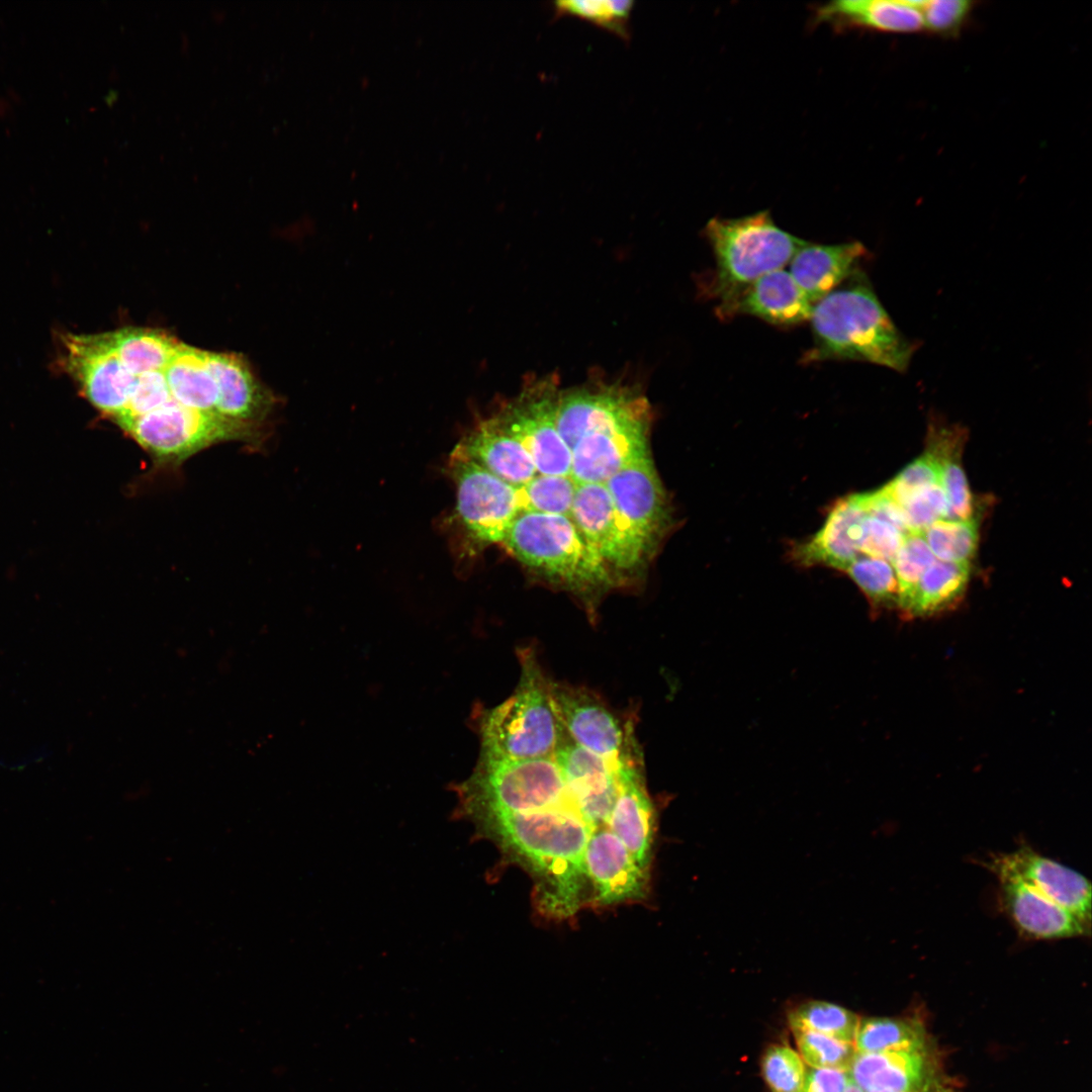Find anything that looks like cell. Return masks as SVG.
I'll list each match as a JSON object with an SVG mask.
<instances>
[{"label": "cell", "instance_id": "36", "mask_svg": "<svg viewBox=\"0 0 1092 1092\" xmlns=\"http://www.w3.org/2000/svg\"><path fill=\"white\" fill-rule=\"evenodd\" d=\"M761 1072L771 1092H801L807 1073L800 1055L785 1044L767 1048Z\"/></svg>", "mask_w": 1092, "mask_h": 1092}, {"label": "cell", "instance_id": "27", "mask_svg": "<svg viewBox=\"0 0 1092 1092\" xmlns=\"http://www.w3.org/2000/svg\"><path fill=\"white\" fill-rule=\"evenodd\" d=\"M971 564L935 560L921 575L901 610L909 617H926L953 607L967 589Z\"/></svg>", "mask_w": 1092, "mask_h": 1092}, {"label": "cell", "instance_id": "10", "mask_svg": "<svg viewBox=\"0 0 1092 1092\" xmlns=\"http://www.w3.org/2000/svg\"><path fill=\"white\" fill-rule=\"evenodd\" d=\"M651 407L639 391L620 412L581 437L571 449L570 477L576 484L605 483L649 454Z\"/></svg>", "mask_w": 1092, "mask_h": 1092}, {"label": "cell", "instance_id": "29", "mask_svg": "<svg viewBox=\"0 0 1092 1092\" xmlns=\"http://www.w3.org/2000/svg\"><path fill=\"white\" fill-rule=\"evenodd\" d=\"M921 534L934 557L940 561L970 564L978 548V523L974 519L939 520Z\"/></svg>", "mask_w": 1092, "mask_h": 1092}, {"label": "cell", "instance_id": "34", "mask_svg": "<svg viewBox=\"0 0 1092 1092\" xmlns=\"http://www.w3.org/2000/svg\"><path fill=\"white\" fill-rule=\"evenodd\" d=\"M803 1060L812 1068L848 1071L856 1054L852 1042L802 1027H791Z\"/></svg>", "mask_w": 1092, "mask_h": 1092}, {"label": "cell", "instance_id": "37", "mask_svg": "<svg viewBox=\"0 0 1092 1092\" xmlns=\"http://www.w3.org/2000/svg\"><path fill=\"white\" fill-rule=\"evenodd\" d=\"M913 2L921 15L923 28L944 35L960 31L971 13L973 4L966 0H913Z\"/></svg>", "mask_w": 1092, "mask_h": 1092}, {"label": "cell", "instance_id": "26", "mask_svg": "<svg viewBox=\"0 0 1092 1092\" xmlns=\"http://www.w3.org/2000/svg\"><path fill=\"white\" fill-rule=\"evenodd\" d=\"M965 437L964 430L954 426H931L929 429L926 452L938 467L939 484L947 503L945 520H972L975 511L972 492L962 465Z\"/></svg>", "mask_w": 1092, "mask_h": 1092}, {"label": "cell", "instance_id": "18", "mask_svg": "<svg viewBox=\"0 0 1092 1092\" xmlns=\"http://www.w3.org/2000/svg\"><path fill=\"white\" fill-rule=\"evenodd\" d=\"M996 878L1001 907L1021 936L1054 940L1090 935L1091 927L1029 885L1009 876Z\"/></svg>", "mask_w": 1092, "mask_h": 1092}, {"label": "cell", "instance_id": "42", "mask_svg": "<svg viewBox=\"0 0 1092 1092\" xmlns=\"http://www.w3.org/2000/svg\"><path fill=\"white\" fill-rule=\"evenodd\" d=\"M847 1080L846 1071L812 1068L806 1073L801 1092H843Z\"/></svg>", "mask_w": 1092, "mask_h": 1092}, {"label": "cell", "instance_id": "20", "mask_svg": "<svg viewBox=\"0 0 1092 1092\" xmlns=\"http://www.w3.org/2000/svg\"><path fill=\"white\" fill-rule=\"evenodd\" d=\"M814 304L787 270L757 278L730 302L717 306L721 320L751 315L775 326L792 327L810 321Z\"/></svg>", "mask_w": 1092, "mask_h": 1092}, {"label": "cell", "instance_id": "38", "mask_svg": "<svg viewBox=\"0 0 1092 1092\" xmlns=\"http://www.w3.org/2000/svg\"><path fill=\"white\" fill-rule=\"evenodd\" d=\"M901 507L910 532L922 533L934 522L946 519L947 503L939 483L914 493Z\"/></svg>", "mask_w": 1092, "mask_h": 1092}, {"label": "cell", "instance_id": "9", "mask_svg": "<svg viewBox=\"0 0 1092 1092\" xmlns=\"http://www.w3.org/2000/svg\"><path fill=\"white\" fill-rule=\"evenodd\" d=\"M560 390L555 374L528 377L517 395L491 414L528 451L538 474L570 475L571 452L556 423Z\"/></svg>", "mask_w": 1092, "mask_h": 1092}, {"label": "cell", "instance_id": "19", "mask_svg": "<svg viewBox=\"0 0 1092 1092\" xmlns=\"http://www.w3.org/2000/svg\"><path fill=\"white\" fill-rule=\"evenodd\" d=\"M847 1074L863 1092H906L942 1075L929 1042L880 1053L856 1052Z\"/></svg>", "mask_w": 1092, "mask_h": 1092}, {"label": "cell", "instance_id": "13", "mask_svg": "<svg viewBox=\"0 0 1092 1092\" xmlns=\"http://www.w3.org/2000/svg\"><path fill=\"white\" fill-rule=\"evenodd\" d=\"M555 712L568 736L584 749L609 759H618L633 719L623 721L593 691L549 678Z\"/></svg>", "mask_w": 1092, "mask_h": 1092}, {"label": "cell", "instance_id": "1", "mask_svg": "<svg viewBox=\"0 0 1092 1092\" xmlns=\"http://www.w3.org/2000/svg\"><path fill=\"white\" fill-rule=\"evenodd\" d=\"M475 833L523 866L535 882V903L549 917L566 918L582 904L587 877L584 851L592 829L572 804L470 821Z\"/></svg>", "mask_w": 1092, "mask_h": 1092}, {"label": "cell", "instance_id": "35", "mask_svg": "<svg viewBox=\"0 0 1092 1092\" xmlns=\"http://www.w3.org/2000/svg\"><path fill=\"white\" fill-rule=\"evenodd\" d=\"M935 561L921 533L907 534L895 555L893 568L899 584V604L902 610L909 601L918 580L924 571Z\"/></svg>", "mask_w": 1092, "mask_h": 1092}, {"label": "cell", "instance_id": "28", "mask_svg": "<svg viewBox=\"0 0 1092 1092\" xmlns=\"http://www.w3.org/2000/svg\"><path fill=\"white\" fill-rule=\"evenodd\" d=\"M926 1043L923 1025L913 1018L860 1019L853 1040L857 1053H880Z\"/></svg>", "mask_w": 1092, "mask_h": 1092}, {"label": "cell", "instance_id": "2", "mask_svg": "<svg viewBox=\"0 0 1092 1092\" xmlns=\"http://www.w3.org/2000/svg\"><path fill=\"white\" fill-rule=\"evenodd\" d=\"M810 322L813 346L804 363L854 360L904 372L915 351L859 273L816 302Z\"/></svg>", "mask_w": 1092, "mask_h": 1092}, {"label": "cell", "instance_id": "12", "mask_svg": "<svg viewBox=\"0 0 1092 1092\" xmlns=\"http://www.w3.org/2000/svg\"><path fill=\"white\" fill-rule=\"evenodd\" d=\"M618 795L608 821L636 861L649 871L655 840L656 813L648 794L642 751L634 729L619 756Z\"/></svg>", "mask_w": 1092, "mask_h": 1092}, {"label": "cell", "instance_id": "6", "mask_svg": "<svg viewBox=\"0 0 1092 1092\" xmlns=\"http://www.w3.org/2000/svg\"><path fill=\"white\" fill-rule=\"evenodd\" d=\"M455 792L457 816L468 822L493 813L574 805L553 756L516 760L479 753L473 771Z\"/></svg>", "mask_w": 1092, "mask_h": 1092}, {"label": "cell", "instance_id": "23", "mask_svg": "<svg viewBox=\"0 0 1092 1092\" xmlns=\"http://www.w3.org/2000/svg\"><path fill=\"white\" fill-rule=\"evenodd\" d=\"M210 363L219 388L218 414L262 427L276 404L275 396L257 380L241 356L210 352Z\"/></svg>", "mask_w": 1092, "mask_h": 1092}, {"label": "cell", "instance_id": "22", "mask_svg": "<svg viewBox=\"0 0 1092 1092\" xmlns=\"http://www.w3.org/2000/svg\"><path fill=\"white\" fill-rule=\"evenodd\" d=\"M868 251L859 242L834 245L807 243L790 261L789 272L815 304L858 273Z\"/></svg>", "mask_w": 1092, "mask_h": 1092}, {"label": "cell", "instance_id": "41", "mask_svg": "<svg viewBox=\"0 0 1092 1092\" xmlns=\"http://www.w3.org/2000/svg\"><path fill=\"white\" fill-rule=\"evenodd\" d=\"M862 498L869 516L894 526L905 536L910 533L902 507L884 487L862 493Z\"/></svg>", "mask_w": 1092, "mask_h": 1092}, {"label": "cell", "instance_id": "7", "mask_svg": "<svg viewBox=\"0 0 1092 1092\" xmlns=\"http://www.w3.org/2000/svg\"><path fill=\"white\" fill-rule=\"evenodd\" d=\"M157 467H177L212 445L240 441L258 446L262 427L243 424L170 402L120 428Z\"/></svg>", "mask_w": 1092, "mask_h": 1092}, {"label": "cell", "instance_id": "30", "mask_svg": "<svg viewBox=\"0 0 1092 1092\" xmlns=\"http://www.w3.org/2000/svg\"><path fill=\"white\" fill-rule=\"evenodd\" d=\"M859 1017L844 1007L825 1001H807L789 1013L791 1027H802L852 1042Z\"/></svg>", "mask_w": 1092, "mask_h": 1092}, {"label": "cell", "instance_id": "8", "mask_svg": "<svg viewBox=\"0 0 1092 1092\" xmlns=\"http://www.w3.org/2000/svg\"><path fill=\"white\" fill-rule=\"evenodd\" d=\"M447 471L456 486L454 521L469 550L500 544L522 513L517 487L454 448Z\"/></svg>", "mask_w": 1092, "mask_h": 1092}, {"label": "cell", "instance_id": "39", "mask_svg": "<svg viewBox=\"0 0 1092 1092\" xmlns=\"http://www.w3.org/2000/svg\"><path fill=\"white\" fill-rule=\"evenodd\" d=\"M937 483H939L938 467L925 451L886 484L884 489L902 506L914 493Z\"/></svg>", "mask_w": 1092, "mask_h": 1092}, {"label": "cell", "instance_id": "15", "mask_svg": "<svg viewBox=\"0 0 1092 1092\" xmlns=\"http://www.w3.org/2000/svg\"><path fill=\"white\" fill-rule=\"evenodd\" d=\"M553 757L582 820L594 830L608 827L618 795V759L597 755L566 733Z\"/></svg>", "mask_w": 1092, "mask_h": 1092}, {"label": "cell", "instance_id": "32", "mask_svg": "<svg viewBox=\"0 0 1092 1092\" xmlns=\"http://www.w3.org/2000/svg\"><path fill=\"white\" fill-rule=\"evenodd\" d=\"M845 571L875 609L898 607L899 584L889 561L872 556L857 557Z\"/></svg>", "mask_w": 1092, "mask_h": 1092}, {"label": "cell", "instance_id": "21", "mask_svg": "<svg viewBox=\"0 0 1092 1092\" xmlns=\"http://www.w3.org/2000/svg\"><path fill=\"white\" fill-rule=\"evenodd\" d=\"M867 517L862 493L842 498L832 508L821 530L794 548V558L802 565L822 564L845 570L861 554Z\"/></svg>", "mask_w": 1092, "mask_h": 1092}, {"label": "cell", "instance_id": "5", "mask_svg": "<svg viewBox=\"0 0 1092 1092\" xmlns=\"http://www.w3.org/2000/svg\"><path fill=\"white\" fill-rule=\"evenodd\" d=\"M715 258L705 293L717 306L734 299L762 275L783 269L808 242L778 226L769 211L711 218L704 229Z\"/></svg>", "mask_w": 1092, "mask_h": 1092}, {"label": "cell", "instance_id": "40", "mask_svg": "<svg viewBox=\"0 0 1092 1092\" xmlns=\"http://www.w3.org/2000/svg\"><path fill=\"white\" fill-rule=\"evenodd\" d=\"M904 537L894 526L868 515L863 522L861 554L892 561Z\"/></svg>", "mask_w": 1092, "mask_h": 1092}, {"label": "cell", "instance_id": "16", "mask_svg": "<svg viewBox=\"0 0 1092 1092\" xmlns=\"http://www.w3.org/2000/svg\"><path fill=\"white\" fill-rule=\"evenodd\" d=\"M584 867L594 901L601 906L639 901L647 896L649 872L607 826L592 831Z\"/></svg>", "mask_w": 1092, "mask_h": 1092}, {"label": "cell", "instance_id": "11", "mask_svg": "<svg viewBox=\"0 0 1092 1092\" xmlns=\"http://www.w3.org/2000/svg\"><path fill=\"white\" fill-rule=\"evenodd\" d=\"M569 518L611 570L639 567L650 550L616 509L605 483L577 484Z\"/></svg>", "mask_w": 1092, "mask_h": 1092}, {"label": "cell", "instance_id": "25", "mask_svg": "<svg viewBox=\"0 0 1092 1092\" xmlns=\"http://www.w3.org/2000/svg\"><path fill=\"white\" fill-rule=\"evenodd\" d=\"M816 24L835 30L869 29L908 33L923 29L921 15L913 0H838L815 8Z\"/></svg>", "mask_w": 1092, "mask_h": 1092}, {"label": "cell", "instance_id": "4", "mask_svg": "<svg viewBox=\"0 0 1092 1092\" xmlns=\"http://www.w3.org/2000/svg\"><path fill=\"white\" fill-rule=\"evenodd\" d=\"M514 693L478 718L480 754L532 759L553 756L566 735L550 696L549 678L532 647L519 648Z\"/></svg>", "mask_w": 1092, "mask_h": 1092}, {"label": "cell", "instance_id": "44", "mask_svg": "<svg viewBox=\"0 0 1092 1092\" xmlns=\"http://www.w3.org/2000/svg\"><path fill=\"white\" fill-rule=\"evenodd\" d=\"M843 1092H863L848 1076Z\"/></svg>", "mask_w": 1092, "mask_h": 1092}, {"label": "cell", "instance_id": "17", "mask_svg": "<svg viewBox=\"0 0 1092 1092\" xmlns=\"http://www.w3.org/2000/svg\"><path fill=\"white\" fill-rule=\"evenodd\" d=\"M605 485L616 509L651 548L670 526V511L650 455L629 464Z\"/></svg>", "mask_w": 1092, "mask_h": 1092}, {"label": "cell", "instance_id": "31", "mask_svg": "<svg viewBox=\"0 0 1092 1092\" xmlns=\"http://www.w3.org/2000/svg\"><path fill=\"white\" fill-rule=\"evenodd\" d=\"M576 486L570 475L537 474L517 487L522 513L537 512L570 517Z\"/></svg>", "mask_w": 1092, "mask_h": 1092}, {"label": "cell", "instance_id": "33", "mask_svg": "<svg viewBox=\"0 0 1092 1092\" xmlns=\"http://www.w3.org/2000/svg\"><path fill=\"white\" fill-rule=\"evenodd\" d=\"M633 1L629 0H562L554 2L557 16H575L629 39V22Z\"/></svg>", "mask_w": 1092, "mask_h": 1092}, {"label": "cell", "instance_id": "3", "mask_svg": "<svg viewBox=\"0 0 1092 1092\" xmlns=\"http://www.w3.org/2000/svg\"><path fill=\"white\" fill-rule=\"evenodd\" d=\"M528 568L581 597L594 608L616 580L599 553L563 515L521 513L500 543Z\"/></svg>", "mask_w": 1092, "mask_h": 1092}, {"label": "cell", "instance_id": "14", "mask_svg": "<svg viewBox=\"0 0 1092 1092\" xmlns=\"http://www.w3.org/2000/svg\"><path fill=\"white\" fill-rule=\"evenodd\" d=\"M983 866L995 877L1022 881L1091 927V884L1079 872L1024 843L1014 851L992 855Z\"/></svg>", "mask_w": 1092, "mask_h": 1092}, {"label": "cell", "instance_id": "24", "mask_svg": "<svg viewBox=\"0 0 1092 1092\" xmlns=\"http://www.w3.org/2000/svg\"><path fill=\"white\" fill-rule=\"evenodd\" d=\"M463 454L496 477L518 487L538 474L523 445L490 415L478 421L456 445Z\"/></svg>", "mask_w": 1092, "mask_h": 1092}, {"label": "cell", "instance_id": "43", "mask_svg": "<svg viewBox=\"0 0 1092 1092\" xmlns=\"http://www.w3.org/2000/svg\"><path fill=\"white\" fill-rule=\"evenodd\" d=\"M950 1083L943 1075L931 1080L925 1085L906 1092H950Z\"/></svg>", "mask_w": 1092, "mask_h": 1092}]
</instances>
